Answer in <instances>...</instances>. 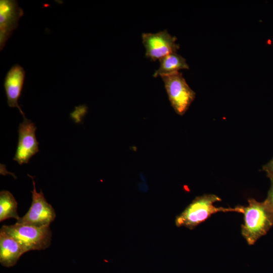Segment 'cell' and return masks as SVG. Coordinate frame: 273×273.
Returning <instances> with one entry per match:
<instances>
[{"label": "cell", "instance_id": "1", "mask_svg": "<svg viewBox=\"0 0 273 273\" xmlns=\"http://www.w3.org/2000/svg\"><path fill=\"white\" fill-rule=\"evenodd\" d=\"M248 202L246 207L239 205L244 214L241 234L248 244L252 245L273 225V209L265 200L258 202L250 198Z\"/></svg>", "mask_w": 273, "mask_h": 273}, {"label": "cell", "instance_id": "2", "mask_svg": "<svg viewBox=\"0 0 273 273\" xmlns=\"http://www.w3.org/2000/svg\"><path fill=\"white\" fill-rule=\"evenodd\" d=\"M221 201L214 194H204L196 197L186 209L175 218L177 226H185L192 230L204 222L212 214L219 212H237L241 213L238 205L234 208L216 207L213 204Z\"/></svg>", "mask_w": 273, "mask_h": 273}, {"label": "cell", "instance_id": "3", "mask_svg": "<svg viewBox=\"0 0 273 273\" xmlns=\"http://www.w3.org/2000/svg\"><path fill=\"white\" fill-rule=\"evenodd\" d=\"M1 229L15 239L26 252L44 250L51 243L52 234L50 225L37 227L15 223L4 225Z\"/></svg>", "mask_w": 273, "mask_h": 273}, {"label": "cell", "instance_id": "4", "mask_svg": "<svg viewBox=\"0 0 273 273\" xmlns=\"http://www.w3.org/2000/svg\"><path fill=\"white\" fill-rule=\"evenodd\" d=\"M175 112L183 115L194 100L196 94L179 71L161 76Z\"/></svg>", "mask_w": 273, "mask_h": 273}, {"label": "cell", "instance_id": "5", "mask_svg": "<svg viewBox=\"0 0 273 273\" xmlns=\"http://www.w3.org/2000/svg\"><path fill=\"white\" fill-rule=\"evenodd\" d=\"M30 176L32 178L33 187L31 191V205L26 213L16 223L37 227L49 226L56 217L55 211L46 200L42 191L39 193L36 191L33 177Z\"/></svg>", "mask_w": 273, "mask_h": 273}, {"label": "cell", "instance_id": "6", "mask_svg": "<svg viewBox=\"0 0 273 273\" xmlns=\"http://www.w3.org/2000/svg\"><path fill=\"white\" fill-rule=\"evenodd\" d=\"M142 36L146 56L153 61L176 53L179 48L176 43V37L171 35L166 30L156 33H144Z\"/></svg>", "mask_w": 273, "mask_h": 273}, {"label": "cell", "instance_id": "7", "mask_svg": "<svg viewBox=\"0 0 273 273\" xmlns=\"http://www.w3.org/2000/svg\"><path fill=\"white\" fill-rule=\"evenodd\" d=\"M36 127L31 120L23 117V120L18 127V142L13 158L20 165L27 163L30 158L39 152L35 136Z\"/></svg>", "mask_w": 273, "mask_h": 273}, {"label": "cell", "instance_id": "8", "mask_svg": "<svg viewBox=\"0 0 273 273\" xmlns=\"http://www.w3.org/2000/svg\"><path fill=\"white\" fill-rule=\"evenodd\" d=\"M23 10L15 0L0 1V50L5 47L13 31L18 26Z\"/></svg>", "mask_w": 273, "mask_h": 273}, {"label": "cell", "instance_id": "9", "mask_svg": "<svg viewBox=\"0 0 273 273\" xmlns=\"http://www.w3.org/2000/svg\"><path fill=\"white\" fill-rule=\"evenodd\" d=\"M25 76L24 68L19 64H15L7 72L4 84L8 106L18 108L23 117L25 115L18 104V100L23 89Z\"/></svg>", "mask_w": 273, "mask_h": 273}, {"label": "cell", "instance_id": "10", "mask_svg": "<svg viewBox=\"0 0 273 273\" xmlns=\"http://www.w3.org/2000/svg\"><path fill=\"white\" fill-rule=\"evenodd\" d=\"M25 253L24 249L15 239L1 229L0 263L3 266H14Z\"/></svg>", "mask_w": 273, "mask_h": 273}, {"label": "cell", "instance_id": "11", "mask_svg": "<svg viewBox=\"0 0 273 273\" xmlns=\"http://www.w3.org/2000/svg\"><path fill=\"white\" fill-rule=\"evenodd\" d=\"M159 61L160 66L155 71L154 77L170 74L180 69H189L186 60L176 53L168 54L159 59Z\"/></svg>", "mask_w": 273, "mask_h": 273}, {"label": "cell", "instance_id": "12", "mask_svg": "<svg viewBox=\"0 0 273 273\" xmlns=\"http://www.w3.org/2000/svg\"><path fill=\"white\" fill-rule=\"evenodd\" d=\"M18 203L11 192L3 190L0 192V221L10 218L17 220L20 217L17 213Z\"/></svg>", "mask_w": 273, "mask_h": 273}, {"label": "cell", "instance_id": "13", "mask_svg": "<svg viewBox=\"0 0 273 273\" xmlns=\"http://www.w3.org/2000/svg\"><path fill=\"white\" fill-rule=\"evenodd\" d=\"M262 170L266 173L267 176L270 178H273V157L266 164L262 166Z\"/></svg>", "mask_w": 273, "mask_h": 273}, {"label": "cell", "instance_id": "14", "mask_svg": "<svg viewBox=\"0 0 273 273\" xmlns=\"http://www.w3.org/2000/svg\"><path fill=\"white\" fill-rule=\"evenodd\" d=\"M270 186L265 200L273 209V178H270Z\"/></svg>", "mask_w": 273, "mask_h": 273}]
</instances>
